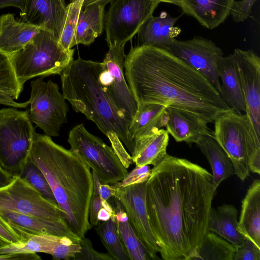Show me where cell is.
Listing matches in <instances>:
<instances>
[{"instance_id": "obj_1", "label": "cell", "mask_w": 260, "mask_h": 260, "mask_svg": "<svg viewBox=\"0 0 260 260\" xmlns=\"http://www.w3.org/2000/svg\"><path fill=\"white\" fill-rule=\"evenodd\" d=\"M212 174L167 154L146 182L148 218L161 258L190 260L208 232L215 193Z\"/></svg>"}, {"instance_id": "obj_2", "label": "cell", "mask_w": 260, "mask_h": 260, "mask_svg": "<svg viewBox=\"0 0 260 260\" xmlns=\"http://www.w3.org/2000/svg\"><path fill=\"white\" fill-rule=\"evenodd\" d=\"M124 70L137 105L153 103L180 109L207 123L231 109L204 75L166 49L132 47Z\"/></svg>"}, {"instance_id": "obj_3", "label": "cell", "mask_w": 260, "mask_h": 260, "mask_svg": "<svg viewBox=\"0 0 260 260\" xmlns=\"http://www.w3.org/2000/svg\"><path fill=\"white\" fill-rule=\"evenodd\" d=\"M28 160L43 172L68 225L82 238L92 228L89 209L93 178L89 167L76 153L36 133Z\"/></svg>"}, {"instance_id": "obj_4", "label": "cell", "mask_w": 260, "mask_h": 260, "mask_svg": "<svg viewBox=\"0 0 260 260\" xmlns=\"http://www.w3.org/2000/svg\"><path fill=\"white\" fill-rule=\"evenodd\" d=\"M102 68V62L80 57L73 60L60 74L62 93L75 111L93 122L108 138L111 147L127 169L133 161L121 142L131 154L134 141L129 131L130 122L101 83Z\"/></svg>"}, {"instance_id": "obj_5", "label": "cell", "mask_w": 260, "mask_h": 260, "mask_svg": "<svg viewBox=\"0 0 260 260\" xmlns=\"http://www.w3.org/2000/svg\"><path fill=\"white\" fill-rule=\"evenodd\" d=\"M212 136L230 157L234 174L242 181L250 172L260 174V140L249 118L231 109L214 121Z\"/></svg>"}, {"instance_id": "obj_6", "label": "cell", "mask_w": 260, "mask_h": 260, "mask_svg": "<svg viewBox=\"0 0 260 260\" xmlns=\"http://www.w3.org/2000/svg\"><path fill=\"white\" fill-rule=\"evenodd\" d=\"M74 49H64L51 32L41 29L23 48L11 55L21 85L35 77L60 75L74 60Z\"/></svg>"}, {"instance_id": "obj_7", "label": "cell", "mask_w": 260, "mask_h": 260, "mask_svg": "<svg viewBox=\"0 0 260 260\" xmlns=\"http://www.w3.org/2000/svg\"><path fill=\"white\" fill-rule=\"evenodd\" d=\"M28 111L0 109V167L15 177L22 172L36 133Z\"/></svg>"}, {"instance_id": "obj_8", "label": "cell", "mask_w": 260, "mask_h": 260, "mask_svg": "<svg viewBox=\"0 0 260 260\" xmlns=\"http://www.w3.org/2000/svg\"><path fill=\"white\" fill-rule=\"evenodd\" d=\"M68 142L70 150L85 161L101 183L116 184L127 175V169L113 148L90 133L83 123L70 131Z\"/></svg>"}, {"instance_id": "obj_9", "label": "cell", "mask_w": 260, "mask_h": 260, "mask_svg": "<svg viewBox=\"0 0 260 260\" xmlns=\"http://www.w3.org/2000/svg\"><path fill=\"white\" fill-rule=\"evenodd\" d=\"M105 13L104 28L108 46L125 45L153 16L158 0H113Z\"/></svg>"}, {"instance_id": "obj_10", "label": "cell", "mask_w": 260, "mask_h": 260, "mask_svg": "<svg viewBox=\"0 0 260 260\" xmlns=\"http://www.w3.org/2000/svg\"><path fill=\"white\" fill-rule=\"evenodd\" d=\"M43 78L31 82L29 117L46 135L57 137L67 122L68 105L57 84L50 80L45 82Z\"/></svg>"}, {"instance_id": "obj_11", "label": "cell", "mask_w": 260, "mask_h": 260, "mask_svg": "<svg viewBox=\"0 0 260 260\" xmlns=\"http://www.w3.org/2000/svg\"><path fill=\"white\" fill-rule=\"evenodd\" d=\"M0 209L47 219L67 221L65 213L58 204L46 199L19 176L9 185L0 189Z\"/></svg>"}, {"instance_id": "obj_12", "label": "cell", "mask_w": 260, "mask_h": 260, "mask_svg": "<svg viewBox=\"0 0 260 260\" xmlns=\"http://www.w3.org/2000/svg\"><path fill=\"white\" fill-rule=\"evenodd\" d=\"M166 50L204 75L220 94L221 83L217 66L224 56L214 42L200 36L187 40L175 39Z\"/></svg>"}, {"instance_id": "obj_13", "label": "cell", "mask_w": 260, "mask_h": 260, "mask_svg": "<svg viewBox=\"0 0 260 260\" xmlns=\"http://www.w3.org/2000/svg\"><path fill=\"white\" fill-rule=\"evenodd\" d=\"M146 182L121 187L113 184L114 197L121 203L137 237L149 252L155 258L159 253L150 224L146 205Z\"/></svg>"}, {"instance_id": "obj_14", "label": "cell", "mask_w": 260, "mask_h": 260, "mask_svg": "<svg viewBox=\"0 0 260 260\" xmlns=\"http://www.w3.org/2000/svg\"><path fill=\"white\" fill-rule=\"evenodd\" d=\"M233 54L245 102V114L260 140V58L252 49L236 48Z\"/></svg>"}, {"instance_id": "obj_15", "label": "cell", "mask_w": 260, "mask_h": 260, "mask_svg": "<svg viewBox=\"0 0 260 260\" xmlns=\"http://www.w3.org/2000/svg\"><path fill=\"white\" fill-rule=\"evenodd\" d=\"M124 46L117 44L109 46V50L102 63L111 76V83L106 87L109 94L131 123L138 106L124 76Z\"/></svg>"}, {"instance_id": "obj_16", "label": "cell", "mask_w": 260, "mask_h": 260, "mask_svg": "<svg viewBox=\"0 0 260 260\" xmlns=\"http://www.w3.org/2000/svg\"><path fill=\"white\" fill-rule=\"evenodd\" d=\"M64 0H26L21 20L52 32L58 39L66 13Z\"/></svg>"}, {"instance_id": "obj_17", "label": "cell", "mask_w": 260, "mask_h": 260, "mask_svg": "<svg viewBox=\"0 0 260 260\" xmlns=\"http://www.w3.org/2000/svg\"><path fill=\"white\" fill-rule=\"evenodd\" d=\"M208 123L186 111L167 107L165 127L177 142H184L191 146L204 136L212 135Z\"/></svg>"}, {"instance_id": "obj_18", "label": "cell", "mask_w": 260, "mask_h": 260, "mask_svg": "<svg viewBox=\"0 0 260 260\" xmlns=\"http://www.w3.org/2000/svg\"><path fill=\"white\" fill-rule=\"evenodd\" d=\"M0 215L12 225L31 235L67 237L78 243L81 240L65 220L47 219L2 209Z\"/></svg>"}, {"instance_id": "obj_19", "label": "cell", "mask_w": 260, "mask_h": 260, "mask_svg": "<svg viewBox=\"0 0 260 260\" xmlns=\"http://www.w3.org/2000/svg\"><path fill=\"white\" fill-rule=\"evenodd\" d=\"M178 17L162 11L157 16H152L138 31V45L149 46L166 49L181 31L174 26Z\"/></svg>"}, {"instance_id": "obj_20", "label": "cell", "mask_w": 260, "mask_h": 260, "mask_svg": "<svg viewBox=\"0 0 260 260\" xmlns=\"http://www.w3.org/2000/svg\"><path fill=\"white\" fill-rule=\"evenodd\" d=\"M169 133L166 129L154 128L134 140L131 157L136 166H156L167 154Z\"/></svg>"}, {"instance_id": "obj_21", "label": "cell", "mask_w": 260, "mask_h": 260, "mask_svg": "<svg viewBox=\"0 0 260 260\" xmlns=\"http://www.w3.org/2000/svg\"><path fill=\"white\" fill-rule=\"evenodd\" d=\"M235 0H179L180 7L203 26L212 29L222 24L230 14Z\"/></svg>"}, {"instance_id": "obj_22", "label": "cell", "mask_w": 260, "mask_h": 260, "mask_svg": "<svg viewBox=\"0 0 260 260\" xmlns=\"http://www.w3.org/2000/svg\"><path fill=\"white\" fill-rule=\"evenodd\" d=\"M42 28L38 25L17 20L15 15L0 16V50L12 55L23 48Z\"/></svg>"}, {"instance_id": "obj_23", "label": "cell", "mask_w": 260, "mask_h": 260, "mask_svg": "<svg viewBox=\"0 0 260 260\" xmlns=\"http://www.w3.org/2000/svg\"><path fill=\"white\" fill-rule=\"evenodd\" d=\"M237 230L260 249V181L255 179L242 201Z\"/></svg>"}, {"instance_id": "obj_24", "label": "cell", "mask_w": 260, "mask_h": 260, "mask_svg": "<svg viewBox=\"0 0 260 260\" xmlns=\"http://www.w3.org/2000/svg\"><path fill=\"white\" fill-rule=\"evenodd\" d=\"M217 69L221 81V96L231 108L245 112V102L233 54L223 56L218 62Z\"/></svg>"}, {"instance_id": "obj_25", "label": "cell", "mask_w": 260, "mask_h": 260, "mask_svg": "<svg viewBox=\"0 0 260 260\" xmlns=\"http://www.w3.org/2000/svg\"><path fill=\"white\" fill-rule=\"evenodd\" d=\"M111 205L115 222L120 239L129 260H156L137 237L121 203L116 197L108 200Z\"/></svg>"}, {"instance_id": "obj_26", "label": "cell", "mask_w": 260, "mask_h": 260, "mask_svg": "<svg viewBox=\"0 0 260 260\" xmlns=\"http://www.w3.org/2000/svg\"><path fill=\"white\" fill-rule=\"evenodd\" d=\"M238 211L232 204H223L216 208L212 207L208 225V232L220 236L237 249L246 238L237 230Z\"/></svg>"}, {"instance_id": "obj_27", "label": "cell", "mask_w": 260, "mask_h": 260, "mask_svg": "<svg viewBox=\"0 0 260 260\" xmlns=\"http://www.w3.org/2000/svg\"><path fill=\"white\" fill-rule=\"evenodd\" d=\"M196 144L211 167L213 186L216 190L222 181L234 174L232 161L212 135L204 136Z\"/></svg>"}, {"instance_id": "obj_28", "label": "cell", "mask_w": 260, "mask_h": 260, "mask_svg": "<svg viewBox=\"0 0 260 260\" xmlns=\"http://www.w3.org/2000/svg\"><path fill=\"white\" fill-rule=\"evenodd\" d=\"M105 7L102 4H92L84 7L80 12L72 46L78 44L86 46L92 43L104 29Z\"/></svg>"}, {"instance_id": "obj_29", "label": "cell", "mask_w": 260, "mask_h": 260, "mask_svg": "<svg viewBox=\"0 0 260 260\" xmlns=\"http://www.w3.org/2000/svg\"><path fill=\"white\" fill-rule=\"evenodd\" d=\"M137 106V110L131 122L129 128L133 141L154 128L165 127L168 107L153 103H140Z\"/></svg>"}, {"instance_id": "obj_30", "label": "cell", "mask_w": 260, "mask_h": 260, "mask_svg": "<svg viewBox=\"0 0 260 260\" xmlns=\"http://www.w3.org/2000/svg\"><path fill=\"white\" fill-rule=\"evenodd\" d=\"M236 250L232 243L209 231L190 260H233Z\"/></svg>"}, {"instance_id": "obj_31", "label": "cell", "mask_w": 260, "mask_h": 260, "mask_svg": "<svg viewBox=\"0 0 260 260\" xmlns=\"http://www.w3.org/2000/svg\"><path fill=\"white\" fill-rule=\"evenodd\" d=\"M64 237L31 234L25 239L1 247L0 254L42 252L51 255L54 248Z\"/></svg>"}, {"instance_id": "obj_32", "label": "cell", "mask_w": 260, "mask_h": 260, "mask_svg": "<svg viewBox=\"0 0 260 260\" xmlns=\"http://www.w3.org/2000/svg\"><path fill=\"white\" fill-rule=\"evenodd\" d=\"M95 231L103 245L114 260H129L115 223L112 218L99 223Z\"/></svg>"}, {"instance_id": "obj_33", "label": "cell", "mask_w": 260, "mask_h": 260, "mask_svg": "<svg viewBox=\"0 0 260 260\" xmlns=\"http://www.w3.org/2000/svg\"><path fill=\"white\" fill-rule=\"evenodd\" d=\"M23 87L16 77L11 55L0 50V94L17 99Z\"/></svg>"}, {"instance_id": "obj_34", "label": "cell", "mask_w": 260, "mask_h": 260, "mask_svg": "<svg viewBox=\"0 0 260 260\" xmlns=\"http://www.w3.org/2000/svg\"><path fill=\"white\" fill-rule=\"evenodd\" d=\"M85 0H76L67 6L66 13L62 28L58 39L66 50L73 47L72 43L80 11Z\"/></svg>"}, {"instance_id": "obj_35", "label": "cell", "mask_w": 260, "mask_h": 260, "mask_svg": "<svg viewBox=\"0 0 260 260\" xmlns=\"http://www.w3.org/2000/svg\"><path fill=\"white\" fill-rule=\"evenodd\" d=\"M19 177L28 182L46 199L57 204L52 189L44 174L30 160L27 159Z\"/></svg>"}, {"instance_id": "obj_36", "label": "cell", "mask_w": 260, "mask_h": 260, "mask_svg": "<svg viewBox=\"0 0 260 260\" xmlns=\"http://www.w3.org/2000/svg\"><path fill=\"white\" fill-rule=\"evenodd\" d=\"M80 250L79 243L65 237L61 242L55 246L51 255L54 259L74 260Z\"/></svg>"}, {"instance_id": "obj_37", "label": "cell", "mask_w": 260, "mask_h": 260, "mask_svg": "<svg viewBox=\"0 0 260 260\" xmlns=\"http://www.w3.org/2000/svg\"><path fill=\"white\" fill-rule=\"evenodd\" d=\"M30 235L16 227L0 215V238L9 244L17 242Z\"/></svg>"}, {"instance_id": "obj_38", "label": "cell", "mask_w": 260, "mask_h": 260, "mask_svg": "<svg viewBox=\"0 0 260 260\" xmlns=\"http://www.w3.org/2000/svg\"><path fill=\"white\" fill-rule=\"evenodd\" d=\"M79 244L80 251L76 254L74 260H114L109 253L95 250L90 240L85 237L81 238Z\"/></svg>"}, {"instance_id": "obj_39", "label": "cell", "mask_w": 260, "mask_h": 260, "mask_svg": "<svg viewBox=\"0 0 260 260\" xmlns=\"http://www.w3.org/2000/svg\"><path fill=\"white\" fill-rule=\"evenodd\" d=\"M151 174V169L149 165L136 166L117 185L121 187L142 183L147 182Z\"/></svg>"}, {"instance_id": "obj_40", "label": "cell", "mask_w": 260, "mask_h": 260, "mask_svg": "<svg viewBox=\"0 0 260 260\" xmlns=\"http://www.w3.org/2000/svg\"><path fill=\"white\" fill-rule=\"evenodd\" d=\"M92 173L93 178V188L89 209V221L92 226H97L100 222L98 219V214L102 207V200L99 194V186L101 183L95 173L92 171Z\"/></svg>"}, {"instance_id": "obj_41", "label": "cell", "mask_w": 260, "mask_h": 260, "mask_svg": "<svg viewBox=\"0 0 260 260\" xmlns=\"http://www.w3.org/2000/svg\"><path fill=\"white\" fill-rule=\"evenodd\" d=\"M258 0L235 1L230 14L236 22H241L248 18L252 8Z\"/></svg>"}, {"instance_id": "obj_42", "label": "cell", "mask_w": 260, "mask_h": 260, "mask_svg": "<svg viewBox=\"0 0 260 260\" xmlns=\"http://www.w3.org/2000/svg\"><path fill=\"white\" fill-rule=\"evenodd\" d=\"M233 260H260V249L246 238L244 243L236 249Z\"/></svg>"}, {"instance_id": "obj_43", "label": "cell", "mask_w": 260, "mask_h": 260, "mask_svg": "<svg viewBox=\"0 0 260 260\" xmlns=\"http://www.w3.org/2000/svg\"><path fill=\"white\" fill-rule=\"evenodd\" d=\"M41 259V258L36 253L0 254V260H38Z\"/></svg>"}, {"instance_id": "obj_44", "label": "cell", "mask_w": 260, "mask_h": 260, "mask_svg": "<svg viewBox=\"0 0 260 260\" xmlns=\"http://www.w3.org/2000/svg\"><path fill=\"white\" fill-rule=\"evenodd\" d=\"M0 104L14 108H25L29 105V100L24 103H16L13 100V98L10 95L0 94Z\"/></svg>"}, {"instance_id": "obj_45", "label": "cell", "mask_w": 260, "mask_h": 260, "mask_svg": "<svg viewBox=\"0 0 260 260\" xmlns=\"http://www.w3.org/2000/svg\"><path fill=\"white\" fill-rule=\"evenodd\" d=\"M115 193V189L113 185L101 183L99 186V194L102 200L107 201L110 198L114 197Z\"/></svg>"}, {"instance_id": "obj_46", "label": "cell", "mask_w": 260, "mask_h": 260, "mask_svg": "<svg viewBox=\"0 0 260 260\" xmlns=\"http://www.w3.org/2000/svg\"><path fill=\"white\" fill-rule=\"evenodd\" d=\"M26 0H0V10L8 7L18 8L22 12L25 7Z\"/></svg>"}, {"instance_id": "obj_47", "label": "cell", "mask_w": 260, "mask_h": 260, "mask_svg": "<svg viewBox=\"0 0 260 260\" xmlns=\"http://www.w3.org/2000/svg\"><path fill=\"white\" fill-rule=\"evenodd\" d=\"M15 177L9 174L0 167V189L9 185Z\"/></svg>"}, {"instance_id": "obj_48", "label": "cell", "mask_w": 260, "mask_h": 260, "mask_svg": "<svg viewBox=\"0 0 260 260\" xmlns=\"http://www.w3.org/2000/svg\"><path fill=\"white\" fill-rule=\"evenodd\" d=\"M114 215V214L102 206L98 213V219L99 221H106L111 218H112Z\"/></svg>"}, {"instance_id": "obj_49", "label": "cell", "mask_w": 260, "mask_h": 260, "mask_svg": "<svg viewBox=\"0 0 260 260\" xmlns=\"http://www.w3.org/2000/svg\"><path fill=\"white\" fill-rule=\"evenodd\" d=\"M112 1L113 0H85L83 5V8L92 4H102L106 6Z\"/></svg>"}, {"instance_id": "obj_50", "label": "cell", "mask_w": 260, "mask_h": 260, "mask_svg": "<svg viewBox=\"0 0 260 260\" xmlns=\"http://www.w3.org/2000/svg\"><path fill=\"white\" fill-rule=\"evenodd\" d=\"M158 1L160 3L164 2V3H170V4L175 5H177V6L180 7L179 0H158Z\"/></svg>"}, {"instance_id": "obj_51", "label": "cell", "mask_w": 260, "mask_h": 260, "mask_svg": "<svg viewBox=\"0 0 260 260\" xmlns=\"http://www.w3.org/2000/svg\"><path fill=\"white\" fill-rule=\"evenodd\" d=\"M8 244L9 243H8L7 242H5V241L0 238V248Z\"/></svg>"}, {"instance_id": "obj_52", "label": "cell", "mask_w": 260, "mask_h": 260, "mask_svg": "<svg viewBox=\"0 0 260 260\" xmlns=\"http://www.w3.org/2000/svg\"><path fill=\"white\" fill-rule=\"evenodd\" d=\"M75 1H76V0H71V2H74Z\"/></svg>"}, {"instance_id": "obj_53", "label": "cell", "mask_w": 260, "mask_h": 260, "mask_svg": "<svg viewBox=\"0 0 260 260\" xmlns=\"http://www.w3.org/2000/svg\"></svg>"}]
</instances>
